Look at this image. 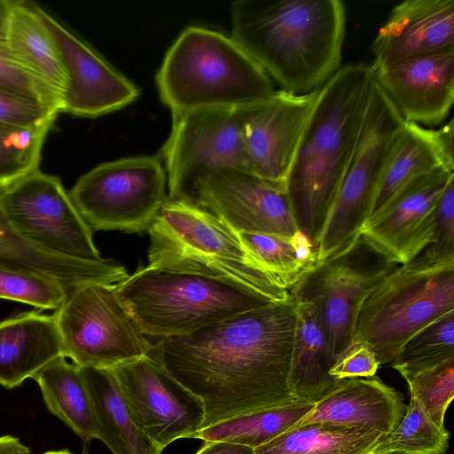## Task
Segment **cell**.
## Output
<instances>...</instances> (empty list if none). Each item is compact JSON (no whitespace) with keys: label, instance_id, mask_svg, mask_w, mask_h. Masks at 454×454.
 <instances>
[{"label":"cell","instance_id":"cell-1","mask_svg":"<svg viewBox=\"0 0 454 454\" xmlns=\"http://www.w3.org/2000/svg\"><path fill=\"white\" fill-rule=\"evenodd\" d=\"M295 326L296 301L290 295L160 340L149 356L202 400L205 428L298 402L290 383Z\"/></svg>","mask_w":454,"mask_h":454},{"label":"cell","instance_id":"cell-2","mask_svg":"<svg viewBox=\"0 0 454 454\" xmlns=\"http://www.w3.org/2000/svg\"><path fill=\"white\" fill-rule=\"evenodd\" d=\"M231 37L281 90L307 93L340 68L346 8L340 0H236Z\"/></svg>","mask_w":454,"mask_h":454},{"label":"cell","instance_id":"cell-3","mask_svg":"<svg viewBox=\"0 0 454 454\" xmlns=\"http://www.w3.org/2000/svg\"><path fill=\"white\" fill-rule=\"evenodd\" d=\"M372 82V66L354 63L318 89L286 181L298 228L313 246L356 145Z\"/></svg>","mask_w":454,"mask_h":454},{"label":"cell","instance_id":"cell-4","mask_svg":"<svg viewBox=\"0 0 454 454\" xmlns=\"http://www.w3.org/2000/svg\"><path fill=\"white\" fill-rule=\"evenodd\" d=\"M147 231V265L153 268L230 281L269 301L290 297L239 231L195 201L168 198Z\"/></svg>","mask_w":454,"mask_h":454},{"label":"cell","instance_id":"cell-5","mask_svg":"<svg viewBox=\"0 0 454 454\" xmlns=\"http://www.w3.org/2000/svg\"><path fill=\"white\" fill-rule=\"evenodd\" d=\"M172 114L204 107H239L275 91L267 73L231 37L200 26L184 28L156 74Z\"/></svg>","mask_w":454,"mask_h":454},{"label":"cell","instance_id":"cell-6","mask_svg":"<svg viewBox=\"0 0 454 454\" xmlns=\"http://www.w3.org/2000/svg\"><path fill=\"white\" fill-rule=\"evenodd\" d=\"M453 310L454 250L432 244L397 265L365 297L350 343L369 344L380 366L391 364L411 336Z\"/></svg>","mask_w":454,"mask_h":454},{"label":"cell","instance_id":"cell-7","mask_svg":"<svg viewBox=\"0 0 454 454\" xmlns=\"http://www.w3.org/2000/svg\"><path fill=\"white\" fill-rule=\"evenodd\" d=\"M114 291L146 336L190 334L269 302L235 283L211 277L141 266Z\"/></svg>","mask_w":454,"mask_h":454},{"label":"cell","instance_id":"cell-8","mask_svg":"<svg viewBox=\"0 0 454 454\" xmlns=\"http://www.w3.org/2000/svg\"><path fill=\"white\" fill-rule=\"evenodd\" d=\"M404 123L373 76L356 145L335 199L314 242L316 263L339 251L360 233L388 151Z\"/></svg>","mask_w":454,"mask_h":454},{"label":"cell","instance_id":"cell-9","mask_svg":"<svg viewBox=\"0 0 454 454\" xmlns=\"http://www.w3.org/2000/svg\"><path fill=\"white\" fill-rule=\"evenodd\" d=\"M54 316L64 356L81 368H114L148 356L153 347L114 285L90 283L70 290Z\"/></svg>","mask_w":454,"mask_h":454},{"label":"cell","instance_id":"cell-10","mask_svg":"<svg viewBox=\"0 0 454 454\" xmlns=\"http://www.w3.org/2000/svg\"><path fill=\"white\" fill-rule=\"evenodd\" d=\"M167 188L160 160L137 156L96 166L68 193L91 231L143 233L168 200Z\"/></svg>","mask_w":454,"mask_h":454},{"label":"cell","instance_id":"cell-11","mask_svg":"<svg viewBox=\"0 0 454 454\" xmlns=\"http://www.w3.org/2000/svg\"><path fill=\"white\" fill-rule=\"evenodd\" d=\"M397 265L361 233L317 262L290 289L296 301L318 309L335 357L349 345L358 309L365 297Z\"/></svg>","mask_w":454,"mask_h":454},{"label":"cell","instance_id":"cell-12","mask_svg":"<svg viewBox=\"0 0 454 454\" xmlns=\"http://www.w3.org/2000/svg\"><path fill=\"white\" fill-rule=\"evenodd\" d=\"M161 154L168 198L194 201L197 183L212 171L246 170L239 107H204L172 114Z\"/></svg>","mask_w":454,"mask_h":454},{"label":"cell","instance_id":"cell-13","mask_svg":"<svg viewBox=\"0 0 454 454\" xmlns=\"http://www.w3.org/2000/svg\"><path fill=\"white\" fill-rule=\"evenodd\" d=\"M0 203L12 226L35 245L69 257L103 259L58 176L35 170L8 185Z\"/></svg>","mask_w":454,"mask_h":454},{"label":"cell","instance_id":"cell-14","mask_svg":"<svg viewBox=\"0 0 454 454\" xmlns=\"http://www.w3.org/2000/svg\"><path fill=\"white\" fill-rule=\"evenodd\" d=\"M113 370L132 420L160 449L202 428V400L149 355Z\"/></svg>","mask_w":454,"mask_h":454},{"label":"cell","instance_id":"cell-15","mask_svg":"<svg viewBox=\"0 0 454 454\" xmlns=\"http://www.w3.org/2000/svg\"><path fill=\"white\" fill-rule=\"evenodd\" d=\"M318 89L307 93L275 90L239 106L247 171L286 185Z\"/></svg>","mask_w":454,"mask_h":454},{"label":"cell","instance_id":"cell-16","mask_svg":"<svg viewBox=\"0 0 454 454\" xmlns=\"http://www.w3.org/2000/svg\"><path fill=\"white\" fill-rule=\"evenodd\" d=\"M194 201L239 232L292 237L299 228L284 184L223 167L200 179Z\"/></svg>","mask_w":454,"mask_h":454},{"label":"cell","instance_id":"cell-17","mask_svg":"<svg viewBox=\"0 0 454 454\" xmlns=\"http://www.w3.org/2000/svg\"><path fill=\"white\" fill-rule=\"evenodd\" d=\"M59 53L67 75L61 113L97 117L133 102L137 87L87 43L36 4Z\"/></svg>","mask_w":454,"mask_h":454},{"label":"cell","instance_id":"cell-18","mask_svg":"<svg viewBox=\"0 0 454 454\" xmlns=\"http://www.w3.org/2000/svg\"><path fill=\"white\" fill-rule=\"evenodd\" d=\"M454 172L440 168L404 187L361 228L363 236L396 264H403L435 242L436 202Z\"/></svg>","mask_w":454,"mask_h":454},{"label":"cell","instance_id":"cell-19","mask_svg":"<svg viewBox=\"0 0 454 454\" xmlns=\"http://www.w3.org/2000/svg\"><path fill=\"white\" fill-rule=\"evenodd\" d=\"M372 68L405 122L435 126L447 119L454 102V51Z\"/></svg>","mask_w":454,"mask_h":454},{"label":"cell","instance_id":"cell-20","mask_svg":"<svg viewBox=\"0 0 454 454\" xmlns=\"http://www.w3.org/2000/svg\"><path fill=\"white\" fill-rule=\"evenodd\" d=\"M372 67L454 51V0H407L395 5L372 43Z\"/></svg>","mask_w":454,"mask_h":454},{"label":"cell","instance_id":"cell-21","mask_svg":"<svg viewBox=\"0 0 454 454\" xmlns=\"http://www.w3.org/2000/svg\"><path fill=\"white\" fill-rule=\"evenodd\" d=\"M406 407L402 394L376 376L343 379L296 426L327 423L388 434L401 421Z\"/></svg>","mask_w":454,"mask_h":454},{"label":"cell","instance_id":"cell-22","mask_svg":"<svg viewBox=\"0 0 454 454\" xmlns=\"http://www.w3.org/2000/svg\"><path fill=\"white\" fill-rule=\"evenodd\" d=\"M8 185H0L1 197ZM0 266L39 274L70 290L90 283L115 285L128 277L126 268L111 259L88 261L58 254L22 236L4 214L0 203Z\"/></svg>","mask_w":454,"mask_h":454},{"label":"cell","instance_id":"cell-23","mask_svg":"<svg viewBox=\"0 0 454 454\" xmlns=\"http://www.w3.org/2000/svg\"><path fill=\"white\" fill-rule=\"evenodd\" d=\"M440 168L453 172L454 158L444 151L437 129L405 122L388 151L365 222L378 215L411 182Z\"/></svg>","mask_w":454,"mask_h":454},{"label":"cell","instance_id":"cell-24","mask_svg":"<svg viewBox=\"0 0 454 454\" xmlns=\"http://www.w3.org/2000/svg\"><path fill=\"white\" fill-rule=\"evenodd\" d=\"M64 356L53 315L36 311L0 322V385L13 388Z\"/></svg>","mask_w":454,"mask_h":454},{"label":"cell","instance_id":"cell-25","mask_svg":"<svg viewBox=\"0 0 454 454\" xmlns=\"http://www.w3.org/2000/svg\"><path fill=\"white\" fill-rule=\"evenodd\" d=\"M6 35L9 50L19 66L62 106L67 89L65 68L35 4L9 0Z\"/></svg>","mask_w":454,"mask_h":454},{"label":"cell","instance_id":"cell-26","mask_svg":"<svg viewBox=\"0 0 454 454\" xmlns=\"http://www.w3.org/2000/svg\"><path fill=\"white\" fill-rule=\"evenodd\" d=\"M334 361L318 309L296 301L290 383L298 402L316 403L340 381L329 374Z\"/></svg>","mask_w":454,"mask_h":454},{"label":"cell","instance_id":"cell-27","mask_svg":"<svg viewBox=\"0 0 454 454\" xmlns=\"http://www.w3.org/2000/svg\"><path fill=\"white\" fill-rule=\"evenodd\" d=\"M98 423L97 439L113 454H162L132 420L113 368H82Z\"/></svg>","mask_w":454,"mask_h":454},{"label":"cell","instance_id":"cell-28","mask_svg":"<svg viewBox=\"0 0 454 454\" xmlns=\"http://www.w3.org/2000/svg\"><path fill=\"white\" fill-rule=\"evenodd\" d=\"M66 358L53 360L33 379L48 410L88 442L97 438L98 433L91 396L82 369Z\"/></svg>","mask_w":454,"mask_h":454},{"label":"cell","instance_id":"cell-29","mask_svg":"<svg viewBox=\"0 0 454 454\" xmlns=\"http://www.w3.org/2000/svg\"><path fill=\"white\" fill-rule=\"evenodd\" d=\"M386 434L327 423L296 426L254 449L255 454H375Z\"/></svg>","mask_w":454,"mask_h":454},{"label":"cell","instance_id":"cell-30","mask_svg":"<svg viewBox=\"0 0 454 454\" xmlns=\"http://www.w3.org/2000/svg\"><path fill=\"white\" fill-rule=\"evenodd\" d=\"M262 267L285 289H290L317 262L312 241L301 231L292 237L239 232Z\"/></svg>","mask_w":454,"mask_h":454},{"label":"cell","instance_id":"cell-31","mask_svg":"<svg viewBox=\"0 0 454 454\" xmlns=\"http://www.w3.org/2000/svg\"><path fill=\"white\" fill-rule=\"evenodd\" d=\"M315 403L294 404L254 412L221 421L200 429L193 438L203 441H227L254 450L294 427L313 408Z\"/></svg>","mask_w":454,"mask_h":454},{"label":"cell","instance_id":"cell-32","mask_svg":"<svg viewBox=\"0 0 454 454\" xmlns=\"http://www.w3.org/2000/svg\"><path fill=\"white\" fill-rule=\"evenodd\" d=\"M449 439L450 432L438 427L411 397L401 421L375 454H444Z\"/></svg>","mask_w":454,"mask_h":454},{"label":"cell","instance_id":"cell-33","mask_svg":"<svg viewBox=\"0 0 454 454\" xmlns=\"http://www.w3.org/2000/svg\"><path fill=\"white\" fill-rule=\"evenodd\" d=\"M454 357V310L434 320L411 336L391 366L400 374Z\"/></svg>","mask_w":454,"mask_h":454},{"label":"cell","instance_id":"cell-34","mask_svg":"<svg viewBox=\"0 0 454 454\" xmlns=\"http://www.w3.org/2000/svg\"><path fill=\"white\" fill-rule=\"evenodd\" d=\"M54 122L31 128L0 127V185L39 169L45 137Z\"/></svg>","mask_w":454,"mask_h":454},{"label":"cell","instance_id":"cell-35","mask_svg":"<svg viewBox=\"0 0 454 454\" xmlns=\"http://www.w3.org/2000/svg\"><path fill=\"white\" fill-rule=\"evenodd\" d=\"M410 395L440 427L454 397V357L437 364L401 374Z\"/></svg>","mask_w":454,"mask_h":454},{"label":"cell","instance_id":"cell-36","mask_svg":"<svg viewBox=\"0 0 454 454\" xmlns=\"http://www.w3.org/2000/svg\"><path fill=\"white\" fill-rule=\"evenodd\" d=\"M8 12L9 0H0V90L30 101L58 116L61 113L59 100L30 77L9 50L6 35Z\"/></svg>","mask_w":454,"mask_h":454},{"label":"cell","instance_id":"cell-37","mask_svg":"<svg viewBox=\"0 0 454 454\" xmlns=\"http://www.w3.org/2000/svg\"><path fill=\"white\" fill-rule=\"evenodd\" d=\"M67 290L47 277L0 266V298L41 309H58Z\"/></svg>","mask_w":454,"mask_h":454},{"label":"cell","instance_id":"cell-38","mask_svg":"<svg viewBox=\"0 0 454 454\" xmlns=\"http://www.w3.org/2000/svg\"><path fill=\"white\" fill-rule=\"evenodd\" d=\"M380 363L373 348L365 342L350 343L335 359L329 374L337 379L375 376Z\"/></svg>","mask_w":454,"mask_h":454},{"label":"cell","instance_id":"cell-39","mask_svg":"<svg viewBox=\"0 0 454 454\" xmlns=\"http://www.w3.org/2000/svg\"><path fill=\"white\" fill-rule=\"evenodd\" d=\"M51 114L35 104L0 90V124L14 128H31L54 122Z\"/></svg>","mask_w":454,"mask_h":454},{"label":"cell","instance_id":"cell-40","mask_svg":"<svg viewBox=\"0 0 454 454\" xmlns=\"http://www.w3.org/2000/svg\"><path fill=\"white\" fill-rule=\"evenodd\" d=\"M435 242L434 245L454 250V176L448 182L435 207Z\"/></svg>","mask_w":454,"mask_h":454},{"label":"cell","instance_id":"cell-41","mask_svg":"<svg viewBox=\"0 0 454 454\" xmlns=\"http://www.w3.org/2000/svg\"><path fill=\"white\" fill-rule=\"evenodd\" d=\"M195 454H255L253 448L227 441H204Z\"/></svg>","mask_w":454,"mask_h":454},{"label":"cell","instance_id":"cell-42","mask_svg":"<svg viewBox=\"0 0 454 454\" xmlns=\"http://www.w3.org/2000/svg\"><path fill=\"white\" fill-rule=\"evenodd\" d=\"M0 454H31L29 449L12 435L0 436Z\"/></svg>","mask_w":454,"mask_h":454},{"label":"cell","instance_id":"cell-43","mask_svg":"<svg viewBox=\"0 0 454 454\" xmlns=\"http://www.w3.org/2000/svg\"><path fill=\"white\" fill-rule=\"evenodd\" d=\"M43 454H73L68 450H50L46 451Z\"/></svg>","mask_w":454,"mask_h":454},{"label":"cell","instance_id":"cell-44","mask_svg":"<svg viewBox=\"0 0 454 454\" xmlns=\"http://www.w3.org/2000/svg\"><path fill=\"white\" fill-rule=\"evenodd\" d=\"M1 126H5V125H2V124H0V127H1ZM6 127H9V126H6ZM13 128H14V127H13Z\"/></svg>","mask_w":454,"mask_h":454}]
</instances>
